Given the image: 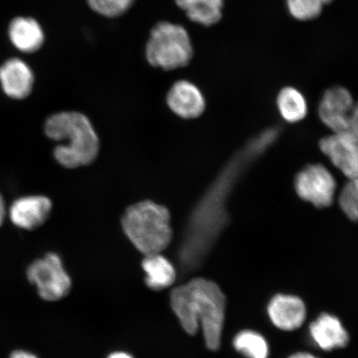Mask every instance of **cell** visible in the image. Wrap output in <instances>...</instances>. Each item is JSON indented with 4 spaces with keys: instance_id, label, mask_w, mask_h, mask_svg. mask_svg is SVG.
<instances>
[{
    "instance_id": "cell-26",
    "label": "cell",
    "mask_w": 358,
    "mask_h": 358,
    "mask_svg": "<svg viewBox=\"0 0 358 358\" xmlns=\"http://www.w3.org/2000/svg\"><path fill=\"white\" fill-rule=\"evenodd\" d=\"M108 358H133L131 355L127 352H117L110 355Z\"/></svg>"
},
{
    "instance_id": "cell-21",
    "label": "cell",
    "mask_w": 358,
    "mask_h": 358,
    "mask_svg": "<svg viewBox=\"0 0 358 358\" xmlns=\"http://www.w3.org/2000/svg\"><path fill=\"white\" fill-rule=\"evenodd\" d=\"M340 207L352 221L358 222V177L350 179L339 196Z\"/></svg>"
},
{
    "instance_id": "cell-23",
    "label": "cell",
    "mask_w": 358,
    "mask_h": 358,
    "mask_svg": "<svg viewBox=\"0 0 358 358\" xmlns=\"http://www.w3.org/2000/svg\"><path fill=\"white\" fill-rule=\"evenodd\" d=\"M10 358H38L33 353L17 350L12 352Z\"/></svg>"
},
{
    "instance_id": "cell-27",
    "label": "cell",
    "mask_w": 358,
    "mask_h": 358,
    "mask_svg": "<svg viewBox=\"0 0 358 358\" xmlns=\"http://www.w3.org/2000/svg\"><path fill=\"white\" fill-rule=\"evenodd\" d=\"M322 1H323L325 6H328L329 4L334 3L335 0H322Z\"/></svg>"
},
{
    "instance_id": "cell-2",
    "label": "cell",
    "mask_w": 358,
    "mask_h": 358,
    "mask_svg": "<svg viewBox=\"0 0 358 358\" xmlns=\"http://www.w3.org/2000/svg\"><path fill=\"white\" fill-rule=\"evenodd\" d=\"M46 136L62 142L53 155L61 166L77 169L92 164L100 150V141L90 120L77 111H62L48 117L44 125Z\"/></svg>"
},
{
    "instance_id": "cell-22",
    "label": "cell",
    "mask_w": 358,
    "mask_h": 358,
    "mask_svg": "<svg viewBox=\"0 0 358 358\" xmlns=\"http://www.w3.org/2000/svg\"><path fill=\"white\" fill-rule=\"evenodd\" d=\"M347 131L358 136V101L355 102L349 116Z\"/></svg>"
},
{
    "instance_id": "cell-18",
    "label": "cell",
    "mask_w": 358,
    "mask_h": 358,
    "mask_svg": "<svg viewBox=\"0 0 358 358\" xmlns=\"http://www.w3.org/2000/svg\"><path fill=\"white\" fill-rule=\"evenodd\" d=\"M234 346L246 358H268L270 352L266 338L252 330H243L237 334Z\"/></svg>"
},
{
    "instance_id": "cell-24",
    "label": "cell",
    "mask_w": 358,
    "mask_h": 358,
    "mask_svg": "<svg viewBox=\"0 0 358 358\" xmlns=\"http://www.w3.org/2000/svg\"><path fill=\"white\" fill-rule=\"evenodd\" d=\"M6 203H4V201L1 194H0V227L3 225V222L4 219H6Z\"/></svg>"
},
{
    "instance_id": "cell-3",
    "label": "cell",
    "mask_w": 358,
    "mask_h": 358,
    "mask_svg": "<svg viewBox=\"0 0 358 358\" xmlns=\"http://www.w3.org/2000/svg\"><path fill=\"white\" fill-rule=\"evenodd\" d=\"M122 224L129 240L145 256L161 253L171 243V216L163 205L152 201L134 204L124 213Z\"/></svg>"
},
{
    "instance_id": "cell-20",
    "label": "cell",
    "mask_w": 358,
    "mask_h": 358,
    "mask_svg": "<svg viewBox=\"0 0 358 358\" xmlns=\"http://www.w3.org/2000/svg\"><path fill=\"white\" fill-rule=\"evenodd\" d=\"M136 0H87L93 12L107 19H115L131 10Z\"/></svg>"
},
{
    "instance_id": "cell-16",
    "label": "cell",
    "mask_w": 358,
    "mask_h": 358,
    "mask_svg": "<svg viewBox=\"0 0 358 358\" xmlns=\"http://www.w3.org/2000/svg\"><path fill=\"white\" fill-rule=\"evenodd\" d=\"M142 268L146 275V285L151 289H166L176 280V267L161 253L145 256L142 262Z\"/></svg>"
},
{
    "instance_id": "cell-13",
    "label": "cell",
    "mask_w": 358,
    "mask_h": 358,
    "mask_svg": "<svg viewBox=\"0 0 358 358\" xmlns=\"http://www.w3.org/2000/svg\"><path fill=\"white\" fill-rule=\"evenodd\" d=\"M310 334L316 345L324 351L345 348L349 335L341 321L329 313H322L310 326Z\"/></svg>"
},
{
    "instance_id": "cell-7",
    "label": "cell",
    "mask_w": 358,
    "mask_h": 358,
    "mask_svg": "<svg viewBox=\"0 0 358 358\" xmlns=\"http://www.w3.org/2000/svg\"><path fill=\"white\" fill-rule=\"evenodd\" d=\"M320 150L344 176L358 177V136L348 131L334 133L320 143Z\"/></svg>"
},
{
    "instance_id": "cell-9",
    "label": "cell",
    "mask_w": 358,
    "mask_h": 358,
    "mask_svg": "<svg viewBox=\"0 0 358 358\" xmlns=\"http://www.w3.org/2000/svg\"><path fill=\"white\" fill-rule=\"evenodd\" d=\"M50 199L43 195L22 196L13 201L8 215L13 225L32 231L43 225L52 213Z\"/></svg>"
},
{
    "instance_id": "cell-10",
    "label": "cell",
    "mask_w": 358,
    "mask_h": 358,
    "mask_svg": "<svg viewBox=\"0 0 358 358\" xmlns=\"http://www.w3.org/2000/svg\"><path fill=\"white\" fill-rule=\"evenodd\" d=\"M167 105L174 114L182 119L199 117L206 109L203 93L195 84L187 80H178L169 89Z\"/></svg>"
},
{
    "instance_id": "cell-12",
    "label": "cell",
    "mask_w": 358,
    "mask_h": 358,
    "mask_svg": "<svg viewBox=\"0 0 358 358\" xmlns=\"http://www.w3.org/2000/svg\"><path fill=\"white\" fill-rule=\"evenodd\" d=\"M34 83L33 71L20 58H11L0 66V84L12 99H25L32 92Z\"/></svg>"
},
{
    "instance_id": "cell-14",
    "label": "cell",
    "mask_w": 358,
    "mask_h": 358,
    "mask_svg": "<svg viewBox=\"0 0 358 358\" xmlns=\"http://www.w3.org/2000/svg\"><path fill=\"white\" fill-rule=\"evenodd\" d=\"M8 37L17 50L32 53L41 48L44 34L41 26L32 17H17L8 27Z\"/></svg>"
},
{
    "instance_id": "cell-8",
    "label": "cell",
    "mask_w": 358,
    "mask_h": 358,
    "mask_svg": "<svg viewBox=\"0 0 358 358\" xmlns=\"http://www.w3.org/2000/svg\"><path fill=\"white\" fill-rule=\"evenodd\" d=\"M355 104L352 93L347 88L330 87L320 101V117L334 133L347 131L349 116Z\"/></svg>"
},
{
    "instance_id": "cell-6",
    "label": "cell",
    "mask_w": 358,
    "mask_h": 358,
    "mask_svg": "<svg viewBox=\"0 0 358 358\" xmlns=\"http://www.w3.org/2000/svg\"><path fill=\"white\" fill-rule=\"evenodd\" d=\"M295 190L302 199L315 207L326 208L333 203L336 182L323 165H308L295 178Z\"/></svg>"
},
{
    "instance_id": "cell-15",
    "label": "cell",
    "mask_w": 358,
    "mask_h": 358,
    "mask_svg": "<svg viewBox=\"0 0 358 358\" xmlns=\"http://www.w3.org/2000/svg\"><path fill=\"white\" fill-rule=\"evenodd\" d=\"M189 20L203 27H212L223 16L224 0H174Z\"/></svg>"
},
{
    "instance_id": "cell-25",
    "label": "cell",
    "mask_w": 358,
    "mask_h": 358,
    "mask_svg": "<svg viewBox=\"0 0 358 358\" xmlns=\"http://www.w3.org/2000/svg\"><path fill=\"white\" fill-rule=\"evenodd\" d=\"M289 358H319L308 352H296L291 355Z\"/></svg>"
},
{
    "instance_id": "cell-11",
    "label": "cell",
    "mask_w": 358,
    "mask_h": 358,
    "mask_svg": "<svg viewBox=\"0 0 358 358\" xmlns=\"http://www.w3.org/2000/svg\"><path fill=\"white\" fill-rule=\"evenodd\" d=\"M267 312L272 324L283 331L296 330L306 319V306L301 298L277 294L268 304Z\"/></svg>"
},
{
    "instance_id": "cell-5",
    "label": "cell",
    "mask_w": 358,
    "mask_h": 358,
    "mask_svg": "<svg viewBox=\"0 0 358 358\" xmlns=\"http://www.w3.org/2000/svg\"><path fill=\"white\" fill-rule=\"evenodd\" d=\"M27 276L37 287L39 296L44 301H60L69 294L71 280L66 271L62 259L56 253H48L36 259L28 268Z\"/></svg>"
},
{
    "instance_id": "cell-19",
    "label": "cell",
    "mask_w": 358,
    "mask_h": 358,
    "mask_svg": "<svg viewBox=\"0 0 358 358\" xmlns=\"http://www.w3.org/2000/svg\"><path fill=\"white\" fill-rule=\"evenodd\" d=\"M325 7L322 0H285V8L289 15L299 22L319 19Z\"/></svg>"
},
{
    "instance_id": "cell-4",
    "label": "cell",
    "mask_w": 358,
    "mask_h": 358,
    "mask_svg": "<svg viewBox=\"0 0 358 358\" xmlns=\"http://www.w3.org/2000/svg\"><path fill=\"white\" fill-rule=\"evenodd\" d=\"M194 46L185 27L161 21L151 29L145 46L148 64L164 71L185 67L194 57Z\"/></svg>"
},
{
    "instance_id": "cell-17",
    "label": "cell",
    "mask_w": 358,
    "mask_h": 358,
    "mask_svg": "<svg viewBox=\"0 0 358 358\" xmlns=\"http://www.w3.org/2000/svg\"><path fill=\"white\" fill-rule=\"evenodd\" d=\"M276 104L282 117L289 123L298 122L307 115L306 96L296 87L288 86L282 88L277 96Z\"/></svg>"
},
{
    "instance_id": "cell-1",
    "label": "cell",
    "mask_w": 358,
    "mask_h": 358,
    "mask_svg": "<svg viewBox=\"0 0 358 358\" xmlns=\"http://www.w3.org/2000/svg\"><path fill=\"white\" fill-rule=\"evenodd\" d=\"M170 303L182 329L194 335L201 327L206 346L220 348L227 299L219 285L212 280L195 278L174 289Z\"/></svg>"
}]
</instances>
